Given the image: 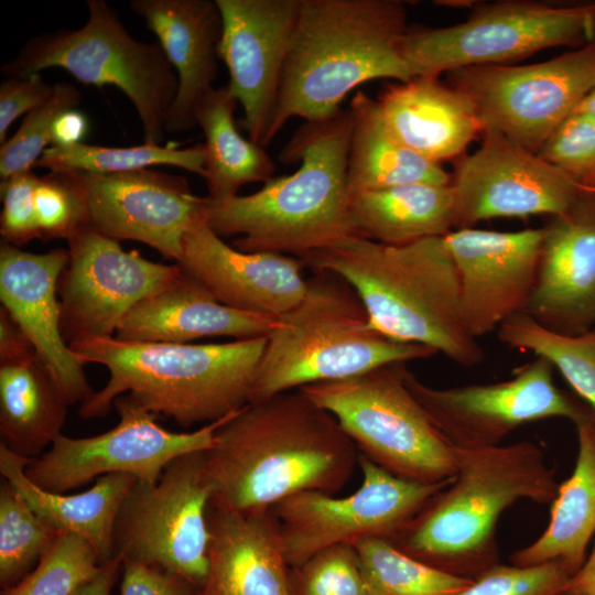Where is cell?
I'll use <instances>...</instances> for the list:
<instances>
[{"label": "cell", "instance_id": "cell-1", "mask_svg": "<svg viewBox=\"0 0 595 595\" xmlns=\"http://www.w3.org/2000/svg\"><path fill=\"white\" fill-rule=\"evenodd\" d=\"M359 452L338 421L299 389L249 403L217 430L205 451L209 506L269 511L302 491L333 494Z\"/></svg>", "mask_w": 595, "mask_h": 595}, {"label": "cell", "instance_id": "cell-2", "mask_svg": "<svg viewBox=\"0 0 595 595\" xmlns=\"http://www.w3.org/2000/svg\"><path fill=\"white\" fill-rule=\"evenodd\" d=\"M350 109L305 121L280 153L290 175L272 177L250 195L205 197V221L219 237L239 236L232 247L245 252L307 255L358 236L349 213L347 156Z\"/></svg>", "mask_w": 595, "mask_h": 595}, {"label": "cell", "instance_id": "cell-3", "mask_svg": "<svg viewBox=\"0 0 595 595\" xmlns=\"http://www.w3.org/2000/svg\"><path fill=\"white\" fill-rule=\"evenodd\" d=\"M314 272H332L359 296L369 326L391 340L418 344L463 367L484 360L466 331L454 262L443 237L389 246L361 236L300 258Z\"/></svg>", "mask_w": 595, "mask_h": 595}, {"label": "cell", "instance_id": "cell-4", "mask_svg": "<svg viewBox=\"0 0 595 595\" xmlns=\"http://www.w3.org/2000/svg\"><path fill=\"white\" fill-rule=\"evenodd\" d=\"M267 336L225 343L74 342L84 365L109 371L105 387L79 407L84 419L106 415L115 400L132 396L158 416L183 428L226 419L249 404Z\"/></svg>", "mask_w": 595, "mask_h": 595}, {"label": "cell", "instance_id": "cell-5", "mask_svg": "<svg viewBox=\"0 0 595 595\" xmlns=\"http://www.w3.org/2000/svg\"><path fill=\"white\" fill-rule=\"evenodd\" d=\"M409 28L399 0H301L263 147L293 117H332L366 82L411 79L402 52Z\"/></svg>", "mask_w": 595, "mask_h": 595}, {"label": "cell", "instance_id": "cell-6", "mask_svg": "<svg viewBox=\"0 0 595 595\" xmlns=\"http://www.w3.org/2000/svg\"><path fill=\"white\" fill-rule=\"evenodd\" d=\"M456 476L390 542L445 572L475 578L498 564L497 522L520 500L551 504L559 484L542 450L521 441L454 448Z\"/></svg>", "mask_w": 595, "mask_h": 595}, {"label": "cell", "instance_id": "cell-7", "mask_svg": "<svg viewBox=\"0 0 595 595\" xmlns=\"http://www.w3.org/2000/svg\"><path fill=\"white\" fill-rule=\"evenodd\" d=\"M434 355L425 346L394 342L372 329L355 290L338 275L317 271L307 279L303 299L278 317L267 336L249 403Z\"/></svg>", "mask_w": 595, "mask_h": 595}, {"label": "cell", "instance_id": "cell-8", "mask_svg": "<svg viewBox=\"0 0 595 595\" xmlns=\"http://www.w3.org/2000/svg\"><path fill=\"white\" fill-rule=\"evenodd\" d=\"M86 7L88 19L83 26L29 39L1 66V73L8 78L28 77L60 67L80 83L116 86L132 102L144 143L160 144L178 87L174 67L158 42L132 37L105 0H86Z\"/></svg>", "mask_w": 595, "mask_h": 595}, {"label": "cell", "instance_id": "cell-9", "mask_svg": "<svg viewBox=\"0 0 595 595\" xmlns=\"http://www.w3.org/2000/svg\"><path fill=\"white\" fill-rule=\"evenodd\" d=\"M407 363L380 366L299 390L329 412L365 456L409 480L434 484L455 478L454 447L404 381Z\"/></svg>", "mask_w": 595, "mask_h": 595}, {"label": "cell", "instance_id": "cell-10", "mask_svg": "<svg viewBox=\"0 0 595 595\" xmlns=\"http://www.w3.org/2000/svg\"><path fill=\"white\" fill-rule=\"evenodd\" d=\"M472 8L453 25L409 28L402 52L412 77L506 65L552 47L577 48L595 37V1L500 0Z\"/></svg>", "mask_w": 595, "mask_h": 595}, {"label": "cell", "instance_id": "cell-11", "mask_svg": "<svg viewBox=\"0 0 595 595\" xmlns=\"http://www.w3.org/2000/svg\"><path fill=\"white\" fill-rule=\"evenodd\" d=\"M209 501L205 451L177 457L155 484L137 480L116 519L115 558L203 588L209 569Z\"/></svg>", "mask_w": 595, "mask_h": 595}, {"label": "cell", "instance_id": "cell-12", "mask_svg": "<svg viewBox=\"0 0 595 595\" xmlns=\"http://www.w3.org/2000/svg\"><path fill=\"white\" fill-rule=\"evenodd\" d=\"M447 83L469 99L483 133H499L537 153L595 87V37L539 63L457 68Z\"/></svg>", "mask_w": 595, "mask_h": 595}, {"label": "cell", "instance_id": "cell-13", "mask_svg": "<svg viewBox=\"0 0 595 595\" xmlns=\"http://www.w3.org/2000/svg\"><path fill=\"white\" fill-rule=\"evenodd\" d=\"M358 465L363 482L351 495L302 491L270 509L289 567L332 545L367 538L391 541L454 479L434 484L404 479L360 454Z\"/></svg>", "mask_w": 595, "mask_h": 595}, {"label": "cell", "instance_id": "cell-14", "mask_svg": "<svg viewBox=\"0 0 595 595\" xmlns=\"http://www.w3.org/2000/svg\"><path fill=\"white\" fill-rule=\"evenodd\" d=\"M113 407L119 415L116 426L89 437L60 435L45 453L29 461L28 478L52 493H66L117 473L155 484L177 457L207 451L216 430L231 416L195 431L172 432L128 393L118 397Z\"/></svg>", "mask_w": 595, "mask_h": 595}, {"label": "cell", "instance_id": "cell-15", "mask_svg": "<svg viewBox=\"0 0 595 595\" xmlns=\"http://www.w3.org/2000/svg\"><path fill=\"white\" fill-rule=\"evenodd\" d=\"M404 381L454 448L498 446L517 428L549 418L574 423L588 407L555 386L553 366L542 357L516 368L510 379L495 383L439 389L408 368Z\"/></svg>", "mask_w": 595, "mask_h": 595}, {"label": "cell", "instance_id": "cell-16", "mask_svg": "<svg viewBox=\"0 0 595 595\" xmlns=\"http://www.w3.org/2000/svg\"><path fill=\"white\" fill-rule=\"evenodd\" d=\"M68 241L57 284L65 340L115 337L127 314L167 284L180 267L153 262L87 227Z\"/></svg>", "mask_w": 595, "mask_h": 595}, {"label": "cell", "instance_id": "cell-17", "mask_svg": "<svg viewBox=\"0 0 595 595\" xmlns=\"http://www.w3.org/2000/svg\"><path fill=\"white\" fill-rule=\"evenodd\" d=\"M479 147L455 160L451 186L457 228L495 218L556 216L585 187L537 153L495 132H484Z\"/></svg>", "mask_w": 595, "mask_h": 595}, {"label": "cell", "instance_id": "cell-18", "mask_svg": "<svg viewBox=\"0 0 595 595\" xmlns=\"http://www.w3.org/2000/svg\"><path fill=\"white\" fill-rule=\"evenodd\" d=\"M85 193L89 227L116 240L150 246L175 262L188 231L205 221V197L193 194L182 175L139 170L75 172Z\"/></svg>", "mask_w": 595, "mask_h": 595}, {"label": "cell", "instance_id": "cell-19", "mask_svg": "<svg viewBox=\"0 0 595 595\" xmlns=\"http://www.w3.org/2000/svg\"><path fill=\"white\" fill-rule=\"evenodd\" d=\"M543 227L497 231L456 228L444 236L454 262L464 326L474 338L524 313L537 279Z\"/></svg>", "mask_w": 595, "mask_h": 595}, {"label": "cell", "instance_id": "cell-20", "mask_svg": "<svg viewBox=\"0 0 595 595\" xmlns=\"http://www.w3.org/2000/svg\"><path fill=\"white\" fill-rule=\"evenodd\" d=\"M223 19L219 58L241 105L240 127L263 147L273 118L301 0H215ZM264 148V147H263Z\"/></svg>", "mask_w": 595, "mask_h": 595}, {"label": "cell", "instance_id": "cell-21", "mask_svg": "<svg viewBox=\"0 0 595 595\" xmlns=\"http://www.w3.org/2000/svg\"><path fill=\"white\" fill-rule=\"evenodd\" d=\"M560 334L595 328V188L543 226L536 284L524 311Z\"/></svg>", "mask_w": 595, "mask_h": 595}, {"label": "cell", "instance_id": "cell-22", "mask_svg": "<svg viewBox=\"0 0 595 595\" xmlns=\"http://www.w3.org/2000/svg\"><path fill=\"white\" fill-rule=\"evenodd\" d=\"M67 261L64 248L35 253L0 245L1 306L26 334L64 400L73 405L85 402L94 391L85 365L62 333L57 284Z\"/></svg>", "mask_w": 595, "mask_h": 595}, {"label": "cell", "instance_id": "cell-23", "mask_svg": "<svg viewBox=\"0 0 595 595\" xmlns=\"http://www.w3.org/2000/svg\"><path fill=\"white\" fill-rule=\"evenodd\" d=\"M218 302L279 317L303 299L307 279L301 259L275 252H245L226 244L202 221L184 238L175 262Z\"/></svg>", "mask_w": 595, "mask_h": 595}, {"label": "cell", "instance_id": "cell-24", "mask_svg": "<svg viewBox=\"0 0 595 595\" xmlns=\"http://www.w3.org/2000/svg\"><path fill=\"white\" fill-rule=\"evenodd\" d=\"M129 7L155 34L177 75V93L165 119V132L194 128L198 104L215 88L223 33L216 1L131 0Z\"/></svg>", "mask_w": 595, "mask_h": 595}, {"label": "cell", "instance_id": "cell-25", "mask_svg": "<svg viewBox=\"0 0 595 595\" xmlns=\"http://www.w3.org/2000/svg\"><path fill=\"white\" fill-rule=\"evenodd\" d=\"M278 317L239 311L218 302L199 282L180 272L137 304L115 337L123 342L188 344L205 337L268 336Z\"/></svg>", "mask_w": 595, "mask_h": 595}, {"label": "cell", "instance_id": "cell-26", "mask_svg": "<svg viewBox=\"0 0 595 595\" xmlns=\"http://www.w3.org/2000/svg\"><path fill=\"white\" fill-rule=\"evenodd\" d=\"M376 102L390 133L436 164L457 160L483 133L469 99L440 76L397 82L387 86Z\"/></svg>", "mask_w": 595, "mask_h": 595}, {"label": "cell", "instance_id": "cell-27", "mask_svg": "<svg viewBox=\"0 0 595 595\" xmlns=\"http://www.w3.org/2000/svg\"><path fill=\"white\" fill-rule=\"evenodd\" d=\"M208 576L201 595H291L271 511H234L209 506Z\"/></svg>", "mask_w": 595, "mask_h": 595}, {"label": "cell", "instance_id": "cell-28", "mask_svg": "<svg viewBox=\"0 0 595 595\" xmlns=\"http://www.w3.org/2000/svg\"><path fill=\"white\" fill-rule=\"evenodd\" d=\"M574 424L578 444L574 469L558 487L544 531L510 555L513 565L558 562L574 575L586 560L595 536V412L587 407Z\"/></svg>", "mask_w": 595, "mask_h": 595}, {"label": "cell", "instance_id": "cell-29", "mask_svg": "<svg viewBox=\"0 0 595 595\" xmlns=\"http://www.w3.org/2000/svg\"><path fill=\"white\" fill-rule=\"evenodd\" d=\"M29 461L0 442V473L33 511L57 532L73 533L86 540L102 564L112 560L116 519L138 479L129 474H108L97 478L94 486L83 493H52L28 478L24 469Z\"/></svg>", "mask_w": 595, "mask_h": 595}, {"label": "cell", "instance_id": "cell-30", "mask_svg": "<svg viewBox=\"0 0 595 595\" xmlns=\"http://www.w3.org/2000/svg\"><path fill=\"white\" fill-rule=\"evenodd\" d=\"M358 236L389 246L443 237L457 228L451 184L409 183L368 191L349 199Z\"/></svg>", "mask_w": 595, "mask_h": 595}, {"label": "cell", "instance_id": "cell-31", "mask_svg": "<svg viewBox=\"0 0 595 595\" xmlns=\"http://www.w3.org/2000/svg\"><path fill=\"white\" fill-rule=\"evenodd\" d=\"M67 407L36 354L0 364L1 443L14 454H43L62 435Z\"/></svg>", "mask_w": 595, "mask_h": 595}, {"label": "cell", "instance_id": "cell-32", "mask_svg": "<svg viewBox=\"0 0 595 595\" xmlns=\"http://www.w3.org/2000/svg\"><path fill=\"white\" fill-rule=\"evenodd\" d=\"M353 128L347 156L349 197L409 183L450 184L451 173L400 143L385 126L376 99L358 91L349 106Z\"/></svg>", "mask_w": 595, "mask_h": 595}, {"label": "cell", "instance_id": "cell-33", "mask_svg": "<svg viewBox=\"0 0 595 595\" xmlns=\"http://www.w3.org/2000/svg\"><path fill=\"white\" fill-rule=\"evenodd\" d=\"M237 105L225 85L210 90L195 111L205 134L204 178L212 199L236 196L241 186L273 177L274 162L264 148L240 134L234 118Z\"/></svg>", "mask_w": 595, "mask_h": 595}, {"label": "cell", "instance_id": "cell-34", "mask_svg": "<svg viewBox=\"0 0 595 595\" xmlns=\"http://www.w3.org/2000/svg\"><path fill=\"white\" fill-rule=\"evenodd\" d=\"M497 337L509 348L547 359L595 412V328L560 334L519 313L499 326Z\"/></svg>", "mask_w": 595, "mask_h": 595}, {"label": "cell", "instance_id": "cell-35", "mask_svg": "<svg viewBox=\"0 0 595 595\" xmlns=\"http://www.w3.org/2000/svg\"><path fill=\"white\" fill-rule=\"evenodd\" d=\"M151 165H171L205 177V145L187 148L147 144L115 148L78 143L46 148L34 167L50 172H88L97 174L125 173Z\"/></svg>", "mask_w": 595, "mask_h": 595}, {"label": "cell", "instance_id": "cell-36", "mask_svg": "<svg viewBox=\"0 0 595 595\" xmlns=\"http://www.w3.org/2000/svg\"><path fill=\"white\" fill-rule=\"evenodd\" d=\"M353 545L370 595H454L473 582L424 563L386 539L367 538Z\"/></svg>", "mask_w": 595, "mask_h": 595}, {"label": "cell", "instance_id": "cell-37", "mask_svg": "<svg viewBox=\"0 0 595 595\" xmlns=\"http://www.w3.org/2000/svg\"><path fill=\"white\" fill-rule=\"evenodd\" d=\"M60 534L3 478L0 485L1 589L12 587L28 575Z\"/></svg>", "mask_w": 595, "mask_h": 595}, {"label": "cell", "instance_id": "cell-38", "mask_svg": "<svg viewBox=\"0 0 595 595\" xmlns=\"http://www.w3.org/2000/svg\"><path fill=\"white\" fill-rule=\"evenodd\" d=\"M102 563L83 538L61 533L35 567L1 595H73L93 578Z\"/></svg>", "mask_w": 595, "mask_h": 595}, {"label": "cell", "instance_id": "cell-39", "mask_svg": "<svg viewBox=\"0 0 595 595\" xmlns=\"http://www.w3.org/2000/svg\"><path fill=\"white\" fill-rule=\"evenodd\" d=\"M80 99V91L73 84L60 82L54 85L52 96L28 113L17 132L1 144V180L34 167L52 141V130L56 118L63 111L75 108Z\"/></svg>", "mask_w": 595, "mask_h": 595}, {"label": "cell", "instance_id": "cell-40", "mask_svg": "<svg viewBox=\"0 0 595 595\" xmlns=\"http://www.w3.org/2000/svg\"><path fill=\"white\" fill-rule=\"evenodd\" d=\"M39 239L69 240L89 227L87 199L75 172H48L34 190Z\"/></svg>", "mask_w": 595, "mask_h": 595}, {"label": "cell", "instance_id": "cell-41", "mask_svg": "<svg viewBox=\"0 0 595 595\" xmlns=\"http://www.w3.org/2000/svg\"><path fill=\"white\" fill-rule=\"evenodd\" d=\"M291 595H370L353 544L325 548L290 567Z\"/></svg>", "mask_w": 595, "mask_h": 595}, {"label": "cell", "instance_id": "cell-42", "mask_svg": "<svg viewBox=\"0 0 595 595\" xmlns=\"http://www.w3.org/2000/svg\"><path fill=\"white\" fill-rule=\"evenodd\" d=\"M537 154L585 188H595V116L575 110L547 138Z\"/></svg>", "mask_w": 595, "mask_h": 595}, {"label": "cell", "instance_id": "cell-43", "mask_svg": "<svg viewBox=\"0 0 595 595\" xmlns=\"http://www.w3.org/2000/svg\"><path fill=\"white\" fill-rule=\"evenodd\" d=\"M572 576L558 562L533 566L498 563L454 595H561Z\"/></svg>", "mask_w": 595, "mask_h": 595}, {"label": "cell", "instance_id": "cell-44", "mask_svg": "<svg viewBox=\"0 0 595 595\" xmlns=\"http://www.w3.org/2000/svg\"><path fill=\"white\" fill-rule=\"evenodd\" d=\"M37 178L30 170L1 180L0 235L3 242L21 248L39 239L34 204Z\"/></svg>", "mask_w": 595, "mask_h": 595}, {"label": "cell", "instance_id": "cell-45", "mask_svg": "<svg viewBox=\"0 0 595 595\" xmlns=\"http://www.w3.org/2000/svg\"><path fill=\"white\" fill-rule=\"evenodd\" d=\"M54 85L37 74L7 78L0 85V144L8 139L10 126L22 115L43 105L53 94Z\"/></svg>", "mask_w": 595, "mask_h": 595}, {"label": "cell", "instance_id": "cell-46", "mask_svg": "<svg viewBox=\"0 0 595 595\" xmlns=\"http://www.w3.org/2000/svg\"><path fill=\"white\" fill-rule=\"evenodd\" d=\"M201 589L156 567L122 562L120 595H199Z\"/></svg>", "mask_w": 595, "mask_h": 595}, {"label": "cell", "instance_id": "cell-47", "mask_svg": "<svg viewBox=\"0 0 595 595\" xmlns=\"http://www.w3.org/2000/svg\"><path fill=\"white\" fill-rule=\"evenodd\" d=\"M36 354L29 337L9 314L0 306V364L20 360Z\"/></svg>", "mask_w": 595, "mask_h": 595}, {"label": "cell", "instance_id": "cell-48", "mask_svg": "<svg viewBox=\"0 0 595 595\" xmlns=\"http://www.w3.org/2000/svg\"><path fill=\"white\" fill-rule=\"evenodd\" d=\"M87 132V117L76 108L65 110L54 121L51 145L69 147L83 143Z\"/></svg>", "mask_w": 595, "mask_h": 595}, {"label": "cell", "instance_id": "cell-49", "mask_svg": "<svg viewBox=\"0 0 595 595\" xmlns=\"http://www.w3.org/2000/svg\"><path fill=\"white\" fill-rule=\"evenodd\" d=\"M120 567H122V561L118 556L104 563L99 572L73 595H111Z\"/></svg>", "mask_w": 595, "mask_h": 595}, {"label": "cell", "instance_id": "cell-50", "mask_svg": "<svg viewBox=\"0 0 595 595\" xmlns=\"http://www.w3.org/2000/svg\"><path fill=\"white\" fill-rule=\"evenodd\" d=\"M566 589L582 595H595V536L591 554L571 577Z\"/></svg>", "mask_w": 595, "mask_h": 595}, {"label": "cell", "instance_id": "cell-51", "mask_svg": "<svg viewBox=\"0 0 595 595\" xmlns=\"http://www.w3.org/2000/svg\"><path fill=\"white\" fill-rule=\"evenodd\" d=\"M575 110L585 111L595 116V87L581 101V104L577 106Z\"/></svg>", "mask_w": 595, "mask_h": 595}, {"label": "cell", "instance_id": "cell-52", "mask_svg": "<svg viewBox=\"0 0 595 595\" xmlns=\"http://www.w3.org/2000/svg\"><path fill=\"white\" fill-rule=\"evenodd\" d=\"M561 595H582V594H578V593H575V592H572V591H565L564 593H562Z\"/></svg>", "mask_w": 595, "mask_h": 595}, {"label": "cell", "instance_id": "cell-53", "mask_svg": "<svg viewBox=\"0 0 595 595\" xmlns=\"http://www.w3.org/2000/svg\"><path fill=\"white\" fill-rule=\"evenodd\" d=\"M201 595V594H199Z\"/></svg>", "mask_w": 595, "mask_h": 595}]
</instances>
